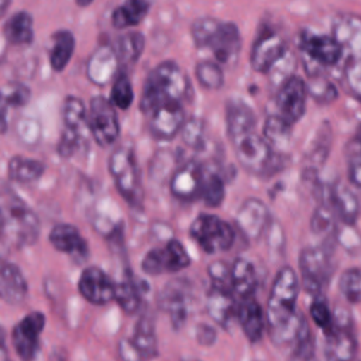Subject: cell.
<instances>
[{
  "label": "cell",
  "mask_w": 361,
  "mask_h": 361,
  "mask_svg": "<svg viewBox=\"0 0 361 361\" xmlns=\"http://www.w3.org/2000/svg\"><path fill=\"white\" fill-rule=\"evenodd\" d=\"M75 3L79 7H87V6H90L93 3V0H75Z\"/></svg>",
  "instance_id": "680465c9"
},
{
  "label": "cell",
  "mask_w": 361,
  "mask_h": 361,
  "mask_svg": "<svg viewBox=\"0 0 361 361\" xmlns=\"http://www.w3.org/2000/svg\"><path fill=\"white\" fill-rule=\"evenodd\" d=\"M192 93L186 72L173 61L158 63L145 78L140 99V110L149 116L165 103H183Z\"/></svg>",
  "instance_id": "7a4b0ae2"
},
{
  "label": "cell",
  "mask_w": 361,
  "mask_h": 361,
  "mask_svg": "<svg viewBox=\"0 0 361 361\" xmlns=\"http://www.w3.org/2000/svg\"><path fill=\"white\" fill-rule=\"evenodd\" d=\"M220 20L214 18V17H199L196 20H193V23L190 24V37L193 44L196 45V48L199 49H206L210 39L213 38L216 30L220 25Z\"/></svg>",
  "instance_id": "ee69618b"
},
{
  "label": "cell",
  "mask_w": 361,
  "mask_h": 361,
  "mask_svg": "<svg viewBox=\"0 0 361 361\" xmlns=\"http://www.w3.org/2000/svg\"><path fill=\"white\" fill-rule=\"evenodd\" d=\"M290 128L292 124L286 121L279 114H271L265 118L262 127L264 138L271 144V147H282L288 144L290 138Z\"/></svg>",
  "instance_id": "74e56055"
},
{
  "label": "cell",
  "mask_w": 361,
  "mask_h": 361,
  "mask_svg": "<svg viewBox=\"0 0 361 361\" xmlns=\"http://www.w3.org/2000/svg\"><path fill=\"white\" fill-rule=\"evenodd\" d=\"M148 128L154 138L169 141L180 134L185 124V111L182 103H165L155 109L149 116Z\"/></svg>",
  "instance_id": "ac0fdd59"
},
{
  "label": "cell",
  "mask_w": 361,
  "mask_h": 361,
  "mask_svg": "<svg viewBox=\"0 0 361 361\" xmlns=\"http://www.w3.org/2000/svg\"><path fill=\"white\" fill-rule=\"evenodd\" d=\"M240 165L251 173L259 175L267 172L274 162V149L271 144L255 133V130L243 133L231 138Z\"/></svg>",
  "instance_id": "8992f818"
},
{
  "label": "cell",
  "mask_w": 361,
  "mask_h": 361,
  "mask_svg": "<svg viewBox=\"0 0 361 361\" xmlns=\"http://www.w3.org/2000/svg\"><path fill=\"white\" fill-rule=\"evenodd\" d=\"M182 141L193 148V149H203L206 145V124L199 117H190L185 121L180 130Z\"/></svg>",
  "instance_id": "bcb514c9"
},
{
  "label": "cell",
  "mask_w": 361,
  "mask_h": 361,
  "mask_svg": "<svg viewBox=\"0 0 361 361\" xmlns=\"http://www.w3.org/2000/svg\"><path fill=\"white\" fill-rule=\"evenodd\" d=\"M306 85L309 96L319 104H330L338 97V90L336 85L322 73L309 75V80L306 82Z\"/></svg>",
  "instance_id": "60d3db41"
},
{
  "label": "cell",
  "mask_w": 361,
  "mask_h": 361,
  "mask_svg": "<svg viewBox=\"0 0 361 361\" xmlns=\"http://www.w3.org/2000/svg\"><path fill=\"white\" fill-rule=\"evenodd\" d=\"M224 117H226V130L230 140L243 133L255 130V123H257L255 114L252 109L241 99L227 100Z\"/></svg>",
  "instance_id": "83f0119b"
},
{
  "label": "cell",
  "mask_w": 361,
  "mask_h": 361,
  "mask_svg": "<svg viewBox=\"0 0 361 361\" xmlns=\"http://www.w3.org/2000/svg\"><path fill=\"white\" fill-rule=\"evenodd\" d=\"M31 90L20 82H7L1 89V102L4 106L23 107L30 102Z\"/></svg>",
  "instance_id": "681fc988"
},
{
  "label": "cell",
  "mask_w": 361,
  "mask_h": 361,
  "mask_svg": "<svg viewBox=\"0 0 361 361\" xmlns=\"http://www.w3.org/2000/svg\"><path fill=\"white\" fill-rule=\"evenodd\" d=\"M189 234L207 254L227 251L235 240V230L233 226L210 213L199 214L192 221Z\"/></svg>",
  "instance_id": "5b68a950"
},
{
  "label": "cell",
  "mask_w": 361,
  "mask_h": 361,
  "mask_svg": "<svg viewBox=\"0 0 361 361\" xmlns=\"http://www.w3.org/2000/svg\"><path fill=\"white\" fill-rule=\"evenodd\" d=\"M114 300L128 314L135 313L141 305V288L133 275H127L116 283Z\"/></svg>",
  "instance_id": "d590c367"
},
{
  "label": "cell",
  "mask_w": 361,
  "mask_h": 361,
  "mask_svg": "<svg viewBox=\"0 0 361 361\" xmlns=\"http://www.w3.org/2000/svg\"><path fill=\"white\" fill-rule=\"evenodd\" d=\"M196 338L202 345H212L216 341V330L209 324H199L196 327Z\"/></svg>",
  "instance_id": "9f6ffc18"
},
{
  "label": "cell",
  "mask_w": 361,
  "mask_h": 361,
  "mask_svg": "<svg viewBox=\"0 0 361 361\" xmlns=\"http://www.w3.org/2000/svg\"><path fill=\"white\" fill-rule=\"evenodd\" d=\"M27 292L28 285L20 268L13 262L4 261L0 271V293L3 300L8 305H20L24 302Z\"/></svg>",
  "instance_id": "4316f807"
},
{
  "label": "cell",
  "mask_w": 361,
  "mask_h": 361,
  "mask_svg": "<svg viewBox=\"0 0 361 361\" xmlns=\"http://www.w3.org/2000/svg\"><path fill=\"white\" fill-rule=\"evenodd\" d=\"M188 296L189 285L185 279L169 281L159 295V307L169 314L175 327H180L186 320Z\"/></svg>",
  "instance_id": "7402d4cb"
},
{
  "label": "cell",
  "mask_w": 361,
  "mask_h": 361,
  "mask_svg": "<svg viewBox=\"0 0 361 361\" xmlns=\"http://www.w3.org/2000/svg\"><path fill=\"white\" fill-rule=\"evenodd\" d=\"M307 85L300 76L292 75L279 85L275 96V106L278 114L282 116L290 124L299 121L306 111Z\"/></svg>",
  "instance_id": "7c38bea8"
},
{
  "label": "cell",
  "mask_w": 361,
  "mask_h": 361,
  "mask_svg": "<svg viewBox=\"0 0 361 361\" xmlns=\"http://www.w3.org/2000/svg\"><path fill=\"white\" fill-rule=\"evenodd\" d=\"M82 141H83V135L63 128V133L61 135V140H59L58 148H56L58 154L63 158L72 157L80 148Z\"/></svg>",
  "instance_id": "db71d44e"
},
{
  "label": "cell",
  "mask_w": 361,
  "mask_h": 361,
  "mask_svg": "<svg viewBox=\"0 0 361 361\" xmlns=\"http://www.w3.org/2000/svg\"><path fill=\"white\" fill-rule=\"evenodd\" d=\"M326 200L334 210L336 216L347 226H354L358 219V200L357 196L353 193V190L348 186H344L343 183L331 185L327 189Z\"/></svg>",
  "instance_id": "cb8c5ba5"
},
{
  "label": "cell",
  "mask_w": 361,
  "mask_h": 361,
  "mask_svg": "<svg viewBox=\"0 0 361 361\" xmlns=\"http://www.w3.org/2000/svg\"><path fill=\"white\" fill-rule=\"evenodd\" d=\"M289 361H317L314 340L307 322L303 324L295 341V348L292 351Z\"/></svg>",
  "instance_id": "7dc6e473"
},
{
  "label": "cell",
  "mask_w": 361,
  "mask_h": 361,
  "mask_svg": "<svg viewBox=\"0 0 361 361\" xmlns=\"http://www.w3.org/2000/svg\"><path fill=\"white\" fill-rule=\"evenodd\" d=\"M62 118L63 126L66 130H71L76 134L83 135L87 127V109L82 99L76 96H68L63 102L62 109Z\"/></svg>",
  "instance_id": "e575fe53"
},
{
  "label": "cell",
  "mask_w": 361,
  "mask_h": 361,
  "mask_svg": "<svg viewBox=\"0 0 361 361\" xmlns=\"http://www.w3.org/2000/svg\"><path fill=\"white\" fill-rule=\"evenodd\" d=\"M148 11V0H124L111 11V25L116 30H126L138 25L147 17Z\"/></svg>",
  "instance_id": "f546056e"
},
{
  "label": "cell",
  "mask_w": 361,
  "mask_h": 361,
  "mask_svg": "<svg viewBox=\"0 0 361 361\" xmlns=\"http://www.w3.org/2000/svg\"><path fill=\"white\" fill-rule=\"evenodd\" d=\"M241 45L243 41L237 24L231 21H221L206 49L212 52L216 62L231 66L238 59Z\"/></svg>",
  "instance_id": "e0dca14e"
},
{
  "label": "cell",
  "mask_w": 361,
  "mask_h": 361,
  "mask_svg": "<svg viewBox=\"0 0 361 361\" xmlns=\"http://www.w3.org/2000/svg\"><path fill=\"white\" fill-rule=\"evenodd\" d=\"M121 68H131L140 59L145 48V38L140 31H127L121 34L113 45Z\"/></svg>",
  "instance_id": "1f68e13d"
},
{
  "label": "cell",
  "mask_w": 361,
  "mask_h": 361,
  "mask_svg": "<svg viewBox=\"0 0 361 361\" xmlns=\"http://www.w3.org/2000/svg\"><path fill=\"white\" fill-rule=\"evenodd\" d=\"M45 327V316L35 310L25 314L11 331V343L23 361H32L39 347V336Z\"/></svg>",
  "instance_id": "5bb4252c"
},
{
  "label": "cell",
  "mask_w": 361,
  "mask_h": 361,
  "mask_svg": "<svg viewBox=\"0 0 361 361\" xmlns=\"http://www.w3.org/2000/svg\"><path fill=\"white\" fill-rule=\"evenodd\" d=\"M120 61L113 45H99L87 58L86 76L93 85L103 87L113 82L118 73Z\"/></svg>",
  "instance_id": "d6986e66"
},
{
  "label": "cell",
  "mask_w": 361,
  "mask_h": 361,
  "mask_svg": "<svg viewBox=\"0 0 361 361\" xmlns=\"http://www.w3.org/2000/svg\"><path fill=\"white\" fill-rule=\"evenodd\" d=\"M190 257L182 243L175 238L168 240L162 247L149 250L142 261L141 268L147 275L175 274L190 265Z\"/></svg>",
  "instance_id": "9c48e42d"
},
{
  "label": "cell",
  "mask_w": 361,
  "mask_h": 361,
  "mask_svg": "<svg viewBox=\"0 0 361 361\" xmlns=\"http://www.w3.org/2000/svg\"><path fill=\"white\" fill-rule=\"evenodd\" d=\"M233 293L238 300L252 296L257 286V274L254 265L245 258H237L231 265Z\"/></svg>",
  "instance_id": "4dcf8cb0"
},
{
  "label": "cell",
  "mask_w": 361,
  "mask_h": 361,
  "mask_svg": "<svg viewBox=\"0 0 361 361\" xmlns=\"http://www.w3.org/2000/svg\"><path fill=\"white\" fill-rule=\"evenodd\" d=\"M110 102L120 110H127L134 102V90L126 71H120L111 83Z\"/></svg>",
  "instance_id": "7bdbcfd3"
},
{
  "label": "cell",
  "mask_w": 361,
  "mask_h": 361,
  "mask_svg": "<svg viewBox=\"0 0 361 361\" xmlns=\"http://www.w3.org/2000/svg\"><path fill=\"white\" fill-rule=\"evenodd\" d=\"M299 278L293 268L282 267L274 278L268 303L267 327L269 338L276 345L295 343L306 319L296 312Z\"/></svg>",
  "instance_id": "6da1fadb"
},
{
  "label": "cell",
  "mask_w": 361,
  "mask_h": 361,
  "mask_svg": "<svg viewBox=\"0 0 361 361\" xmlns=\"http://www.w3.org/2000/svg\"><path fill=\"white\" fill-rule=\"evenodd\" d=\"M302 285L313 296H322L333 272L331 254L327 247H307L299 255Z\"/></svg>",
  "instance_id": "52a82bcc"
},
{
  "label": "cell",
  "mask_w": 361,
  "mask_h": 361,
  "mask_svg": "<svg viewBox=\"0 0 361 361\" xmlns=\"http://www.w3.org/2000/svg\"><path fill=\"white\" fill-rule=\"evenodd\" d=\"M336 213L333 207L327 202H322V204L313 212L310 219V228L314 234H331L336 227Z\"/></svg>",
  "instance_id": "c3c4849f"
},
{
  "label": "cell",
  "mask_w": 361,
  "mask_h": 361,
  "mask_svg": "<svg viewBox=\"0 0 361 361\" xmlns=\"http://www.w3.org/2000/svg\"><path fill=\"white\" fill-rule=\"evenodd\" d=\"M206 309L209 316L221 327H228L231 320L237 316L238 302L231 290L210 288L206 299Z\"/></svg>",
  "instance_id": "d4e9b609"
},
{
  "label": "cell",
  "mask_w": 361,
  "mask_h": 361,
  "mask_svg": "<svg viewBox=\"0 0 361 361\" xmlns=\"http://www.w3.org/2000/svg\"><path fill=\"white\" fill-rule=\"evenodd\" d=\"M109 172L123 199L137 206L142 200L140 169L134 151L127 145L117 147L109 158Z\"/></svg>",
  "instance_id": "277c9868"
},
{
  "label": "cell",
  "mask_w": 361,
  "mask_h": 361,
  "mask_svg": "<svg viewBox=\"0 0 361 361\" xmlns=\"http://www.w3.org/2000/svg\"><path fill=\"white\" fill-rule=\"evenodd\" d=\"M350 361H358V360H355V358H353V360H350Z\"/></svg>",
  "instance_id": "91938a15"
},
{
  "label": "cell",
  "mask_w": 361,
  "mask_h": 361,
  "mask_svg": "<svg viewBox=\"0 0 361 361\" xmlns=\"http://www.w3.org/2000/svg\"><path fill=\"white\" fill-rule=\"evenodd\" d=\"M78 290L89 303L106 305L114 300L116 283L102 268L87 267L79 276Z\"/></svg>",
  "instance_id": "2e32d148"
},
{
  "label": "cell",
  "mask_w": 361,
  "mask_h": 361,
  "mask_svg": "<svg viewBox=\"0 0 361 361\" xmlns=\"http://www.w3.org/2000/svg\"><path fill=\"white\" fill-rule=\"evenodd\" d=\"M10 4H11V0H0V11L4 14Z\"/></svg>",
  "instance_id": "6f0895ef"
},
{
  "label": "cell",
  "mask_w": 361,
  "mask_h": 361,
  "mask_svg": "<svg viewBox=\"0 0 361 361\" xmlns=\"http://www.w3.org/2000/svg\"><path fill=\"white\" fill-rule=\"evenodd\" d=\"M131 340L134 341V344L145 358L157 357L158 343L155 336V327L149 317L144 316L137 322L134 327V336Z\"/></svg>",
  "instance_id": "8d00e7d4"
},
{
  "label": "cell",
  "mask_w": 361,
  "mask_h": 361,
  "mask_svg": "<svg viewBox=\"0 0 361 361\" xmlns=\"http://www.w3.org/2000/svg\"><path fill=\"white\" fill-rule=\"evenodd\" d=\"M271 221V214L267 204L257 199L248 197L237 212V228L248 238L258 240Z\"/></svg>",
  "instance_id": "ffe728a7"
},
{
  "label": "cell",
  "mask_w": 361,
  "mask_h": 361,
  "mask_svg": "<svg viewBox=\"0 0 361 361\" xmlns=\"http://www.w3.org/2000/svg\"><path fill=\"white\" fill-rule=\"evenodd\" d=\"M338 290L350 303H361V268H348L338 278Z\"/></svg>",
  "instance_id": "f6af8a7d"
},
{
  "label": "cell",
  "mask_w": 361,
  "mask_h": 361,
  "mask_svg": "<svg viewBox=\"0 0 361 361\" xmlns=\"http://www.w3.org/2000/svg\"><path fill=\"white\" fill-rule=\"evenodd\" d=\"M226 196L224 179L217 172H204L200 197L209 207H217Z\"/></svg>",
  "instance_id": "b9f144b4"
},
{
  "label": "cell",
  "mask_w": 361,
  "mask_h": 361,
  "mask_svg": "<svg viewBox=\"0 0 361 361\" xmlns=\"http://www.w3.org/2000/svg\"><path fill=\"white\" fill-rule=\"evenodd\" d=\"M7 171L11 180H16L20 183H31L42 176L45 171V165L38 159L16 155L10 158Z\"/></svg>",
  "instance_id": "836d02e7"
},
{
  "label": "cell",
  "mask_w": 361,
  "mask_h": 361,
  "mask_svg": "<svg viewBox=\"0 0 361 361\" xmlns=\"http://www.w3.org/2000/svg\"><path fill=\"white\" fill-rule=\"evenodd\" d=\"M237 317L244 331V336L251 343L259 341L267 323V317L262 312L261 305L252 296L238 300Z\"/></svg>",
  "instance_id": "484cf974"
},
{
  "label": "cell",
  "mask_w": 361,
  "mask_h": 361,
  "mask_svg": "<svg viewBox=\"0 0 361 361\" xmlns=\"http://www.w3.org/2000/svg\"><path fill=\"white\" fill-rule=\"evenodd\" d=\"M195 76L199 85L207 90H219L224 85V72L216 61H199L195 68Z\"/></svg>",
  "instance_id": "ab89813d"
},
{
  "label": "cell",
  "mask_w": 361,
  "mask_h": 361,
  "mask_svg": "<svg viewBox=\"0 0 361 361\" xmlns=\"http://www.w3.org/2000/svg\"><path fill=\"white\" fill-rule=\"evenodd\" d=\"M76 45L75 35L69 30H59L52 34L49 49V65L54 72H62L71 62Z\"/></svg>",
  "instance_id": "d6a6232c"
},
{
  "label": "cell",
  "mask_w": 361,
  "mask_h": 361,
  "mask_svg": "<svg viewBox=\"0 0 361 361\" xmlns=\"http://www.w3.org/2000/svg\"><path fill=\"white\" fill-rule=\"evenodd\" d=\"M207 274L212 282L213 288L219 289H226L233 292V285H231V265H228L226 261L217 259L212 262L207 268Z\"/></svg>",
  "instance_id": "f907efd6"
},
{
  "label": "cell",
  "mask_w": 361,
  "mask_h": 361,
  "mask_svg": "<svg viewBox=\"0 0 361 361\" xmlns=\"http://www.w3.org/2000/svg\"><path fill=\"white\" fill-rule=\"evenodd\" d=\"M330 144H331V130L329 123H323L307 154V169L310 172H314L317 171V168L323 166L326 158L329 157Z\"/></svg>",
  "instance_id": "f35d334b"
},
{
  "label": "cell",
  "mask_w": 361,
  "mask_h": 361,
  "mask_svg": "<svg viewBox=\"0 0 361 361\" xmlns=\"http://www.w3.org/2000/svg\"><path fill=\"white\" fill-rule=\"evenodd\" d=\"M3 35L10 45L23 47L34 41V20L25 10L11 14L3 25Z\"/></svg>",
  "instance_id": "f1b7e54d"
},
{
  "label": "cell",
  "mask_w": 361,
  "mask_h": 361,
  "mask_svg": "<svg viewBox=\"0 0 361 361\" xmlns=\"http://www.w3.org/2000/svg\"><path fill=\"white\" fill-rule=\"evenodd\" d=\"M48 240L51 245L59 252L69 254L78 258L79 261L87 258V254H89L87 243L73 224L59 223L54 226L49 231Z\"/></svg>",
  "instance_id": "603a6c76"
},
{
  "label": "cell",
  "mask_w": 361,
  "mask_h": 361,
  "mask_svg": "<svg viewBox=\"0 0 361 361\" xmlns=\"http://www.w3.org/2000/svg\"><path fill=\"white\" fill-rule=\"evenodd\" d=\"M288 55V45L281 34L272 28L261 30L251 52L250 65L258 73H269Z\"/></svg>",
  "instance_id": "30bf717a"
},
{
  "label": "cell",
  "mask_w": 361,
  "mask_h": 361,
  "mask_svg": "<svg viewBox=\"0 0 361 361\" xmlns=\"http://www.w3.org/2000/svg\"><path fill=\"white\" fill-rule=\"evenodd\" d=\"M309 313L316 326H319L323 331L327 330L334 320V313L330 310L323 296H314V299L310 303Z\"/></svg>",
  "instance_id": "816d5d0a"
},
{
  "label": "cell",
  "mask_w": 361,
  "mask_h": 361,
  "mask_svg": "<svg viewBox=\"0 0 361 361\" xmlns=\"http://www.w3.org/2000/svg\"><path fill=\"white\" fill-rule=\"evenodd\" d=\"M331 35L340 45L344 61L361 59V16L338 13L331 23Z\"/></svg>",
  "instance_id": "9a60e30c"
},
{
  "label": "cell",
  "mask_w": 361,
  "mask_h": 361,
  "mask_svg": "<svg viewBox=\"0 0 361 361\" xmlns=\"http://www.w3.org/2000/svg\"><path fill=\"white\" fill-rule=\"evenodd\" d=\"M203 168L195 162L189 161L180 165L169 179L171 193L180 200H195L200 197L202 183H203Z\"/></svg>",
  "instance_id": "44dd1931"
},
{
  "label": "cell",
  "mask_w": 361,
  "mask_h": 361,
  "mask_svg": "<svg viewBox=\"0 0 361 361\" xmlns=\"http://www.w3.org/2000/svg\"><path fill=\"white\" fill-rule=\"evenodd\" d=\"M38 216L6 185L1 197V241L10 248L34 244L39 235Z\"/></svg>",
  "instance_id": "3957f363"
},
{
  "label": "cell",
  "mask_w": 361,
  "mask_h": 361,
  "mask_svg": "<svg viewBox=\"0 0 361 361\" xmlns=\"http://www.w3.org/2000/svg\"><path fill=\"white\" fill-rule=\"evenodd\" d=\"M344 80L351 93L361 102V59L345 61Z\"/></svg>",
  "instance_id": "f5cc1de1"
},
{
  "label": "cell",
  "mask_w": 361,
  "mask_h": 361,
  "mask_svg": "<svg viewBox=\"0 0 361 361\" xmlns=\"http://www.w3.org/2000/svg\"><path fill=\"white\" fill-rule=\"evenodd\" d=\"M89 133L100 147H109L120 135V123L116 107L103 96H94L87 109Z\"/></svg>",
  "instance_id": "ba28073f"
},
{
  "label": "cell",
  "mask_w": 361,
  "mask_h": 361,
  "mask_svg": "<svg viewBox=\"0 0 361 361\" xmlns=\"http://www.w3.org/2000/svg\"><path fill=\"white\" fill-rule=\"evenodd\" d=\"M357 353V340L350 316L334 313L331 326L324 330V354L329 361H350Z\"/></svg>",
  "instance_id": "8fae6325"
},
{
  "label": "cell",
  "mask_w": 361,
  "mask_h": 361,
  "mask_svg": "<svg viewBox=\"0 0 361 361\" xmlns=\"http://www.w3.org/2000/svg\"><path fill=\"white\" fill-rule=\"evenodd\" d=\"M299 48L303 56L319 68H331L344 59L343 51L333 35L303 31Z\"/></svg>",
  "instance_id": "4fadbf2b"
},
{
  "label": "cell",
  "mask_w": 361,
  "mask_h": 361,
  "mask_svg": "<svg viewBox=\"0 0 361 361\" xmlns=\"http://www.w3.org/2000/svg\"><path fill=\"white\" fill-rule=\"evenodd\" d=\"M118 354L123 361H142L145 357L137 348L131 338H123L118 343Z\"/></svg>",
  "instance_id": "11a10c76"
}]
</instances>
